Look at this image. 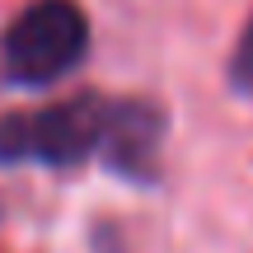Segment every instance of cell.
Masks as SVG:
<instances>
[{
    "instance_id": "cell-1",
    "label": "cell",
    "mask_w": 253,
    "mask_h": 253,
    "mask_svg": "<svg viewBox=\"0 0 253 253\" xmlns=\"http://www.w3.org/2000/svg\"><path fill=\"white\" fill-rule=\"evenodd\" d=\"M160 145L164 108L150 99L75 94L0 118V164L75 169L99 160L131 183H150L160 173Z\"/></svg>"
},
{
    "instance_id": "cell-2",
    "label": "cell",
    "mask_w": 253,
    "mask_h": 253,
    "mask_svg": "<svg viewBox=\"0 0 253 253\" xmlns=\"http://www.w3.org/2000/svg\"><path fill=\"white\" fill-rule=\"evenodd\" d=\"M89 56V14L80 0H33L9 19L0 38L5 80L19 89H47L80 71Z\"/></svg>"
},
{
    "instance_id": "cell-3",
    "label": "cell",
    "mask_w": 253,
    "mask_h": 253,
    "mask_svg": "<svg viewBox=\"0 0 253 253\" xmlns=\"http://www.w3.org/2000/svg\"><path fill=\"white\" fill-rule=\"evenodd\" d=\"M230 84L239 94H253V19L244 24V33L235 42V56H230Z\"/></svg>"
}]
</instances>
